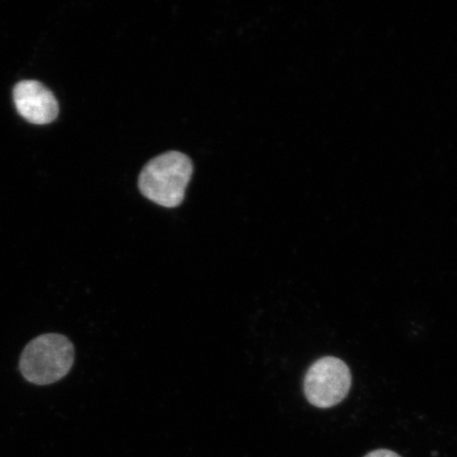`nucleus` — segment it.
<instances>
[{"mask_svg":"<svg viewBox=\"0 0 457 457\" xmlns=\"http://www.w3.org/2000/svg\"><path fill=\"white\" fill-rule=\"evenodd\" d=\"M74 347L67 337L45 334L28 343L21 353L22 377L37 386L53 385L70 373L74 363Z\"/></svg>","mask_w":457,"mask_h":457,"instance_id":"obj_2","label":"nucleus"},{"mask_svg":"<svg viewBox=\"0 0 457 457\" xmlns=\"http://www.w3.org/2000/svg\"><path fill=\"white\" fill-rule=\"evenodd\" d=\"M363 457H403L400 456L398 453H394L392 450L388 449H377L374 451H370L367 455H364Z\"/></svg>","mask_w":457,"mask_h":457,"instance_id":"obj_5","label":"nucleus"},{"mask_svg":"<svg viewBox=\"0 0 457 457\" xmlns=\"http://www.w3.org/2000/svg\"><path fill=\"white\" fill-rule=\"evenodd\" d=\"M352 386V374L347 364L336 357H324L312 364L304 379L308 403L320 409L339 404Z\"/></svg>","mask_w":457,"mask_h":457,"instance_id":"obj_3","label":"nucleus"},{"mask_svg":"<svg viewBox=\"0 0 457 457\" xmlns=\"http://www.w3.org/2000/svg\"><path fill=\"white\" fill-rule=\"evenodd\" d=\"M192 160L179 152H168L151 160L139 176L142 195L165 208L184 202L193 175Z\"/></svg>","mask_w":457,"mask_h":457,"instance_id":"obj_1","label":"nucleus"},{"mask_svg":"<svg viewBox=\"0 0 457 457\" xmlns=\"http://www.w3.org/2000/svg\"><path fill=\"white\" fill-rule=\"evenodd\" d=\"M17 112L28 122L45 125L59 116L55 96L45 85L37 81H22L13 91Z\"/></svg>","mask_w":457,"mask_h":457,"instance_id":"obj_4","label":"nucleus"}]
</instances>
